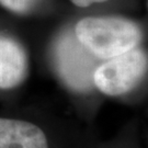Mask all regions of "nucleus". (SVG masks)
Instances as JSON below:
<instances>
[{
	"mask_svg": "<svg viewBox=\"0 0 148 148\" xmlns=\"http://www.w3.org/2000/svg\"><path fill=\"white\" fill-rule=\"evenodd\" d=\"M106 1H108V0H70V2L73 5H77L79 8H87V7H90L95 3H102Z\"/></svg>",
	"mask_w": 148,
	"mask_h": 148,
	"instance_id": "nucleus-7",
	"label": "nucleus"
},
{
	"mask_svg": "<svg viewBox=\"0 0 148 148\" xmlns=\"http://www.w3.org/2000/svg\"><path fill=\"white\" fill-rule=\"evenodd\" d=\"M55 64L60 78L75 91L88 92L93 88L97 57L89 53L76 37L64 35L55 46Z\"/></svg>",
	"mask_w": 148,
	"mask_h": 148,
	"instance_id": "nucleus-3",
	"label": "nucleus"
},
{
	"mask_svg": "<svg viewBox=\"0 0 148 148\" xmlns=\"http://www.w3.org/2000/svg\"><path fill=\"white\" fill-rule=\"evenodd\" d=\"M29 60L25 49L11 37L0 34V89H12L27 78Z\"/></svg>",
	"mask_w": 148,
	"mask_h": 148,
	"instance_id": "nucleus-4",
	"label": "nucleus"
},
{
	"mask_svg": "<svg viewBox=\"0 0 148 148\" xmlns=\"http://www.w3.org/2000/svg\"><path fill=\"white\" fill-rule=\"evenodd\" d=\"M75 37L99 59H110L137 47L142 30L132 20L120 16H87L77 22Z\"/></svg>",
	"mask_w": 148,
	"mask_h": 148,
	"instance_id": "nucleus-1",
	"label": "nucleus"
},
{
	"mask_svg": "<svg viewBox=\"0 0 148 148\" xmlns=\"http://www.w3.org/2000/svg\"><path fill=\"white\" fill-rule=\"evenodd\" d=\"M147 54L140 48L108 59L93 73V86L106 95H122L135 89L147 74Z\"/></svg>",
	"mask_w": 148,
	"mask_h": 148,
	"instance_id": "nucleus-2",
	"label": "nucleus"
},
{
	"mask_svg": "<svg viewBox=\"0 0 148 148\" xmlns=\"http://www.w3.org/2000/svg\"><path fill=\"white\" fill-rule=\"evenodd\" d=\"M0 148H48L40 127L27 121L0 119Z\"/></svg>",
	"mask_w": 148,
	"mask_h": 148,
	"instance_id": "nucleus-5",
	"label": "nucleus"
},
{
	"mask_svg": "<svg viewBox=\"0 0 148 148\" xmlns=\"http://www.w3.org/2000/svg\"><path fill=\"white\" fill-rule=\"evenodd\" d=\"M41 0H0V5L16 14H25L32 11Z\"/></svg>",
	"mask_w": 148,
	"mask_h": 148,
	"instance_id": "nucleus-6",
	"label": "nucleus"
}]
</instances>
